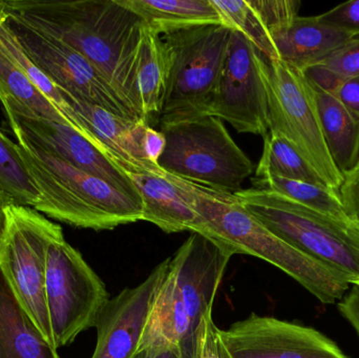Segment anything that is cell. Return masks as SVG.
<instances>
[{
  "mask_svg": "<svg viewBox=\"0 0 359 358\" xmlns=\"http://www.w3.org/2000/svg\"><path fill=\"white\" fill-rule=\"evenodd\" d=\"M0 8L80 53L145 118L137 84L145 23L120 0H0Z\"/></svg>",
  "mask_w": 359,
  "mask_h": 358,
  "instance_id": "6da1fadb",
  "label": "cell"
},
{
  "mask_svg": "<svg viewBox=\"0 0 359 358\" xmlns=\"http://www.w3.org/2000/svg\"><path fill=\"white\" fill-rule=\"evenodd\" d=\"M168 176L200 216L201 224L196 233L224 244L234 254H248L278 267L323 304H334L350 289L339 273L299 252L264 226L233 193Z\"/></svg>",
  "mask_w": 359,
  "mask_h": 358,
  "instance_id": "7a4b0ae2",
  "label": "cell"
},
{
  "mask_svg": "<svg viewBox=\"0 0 359 358\" xmlns=\"http://www.w3.org/2000/svg\"><path fill=\"white\" fill-rule=\"evenodd\" d=\"M234 252L207 235L191 233L170 258L142 338L143 346L170 344L194 355L205 317Z\"/></svg>",
  "mask_w": 359,
  "mask_h": 358,
  "instance_id": "3957f363",
  "label": "cell"
},
{
  "mask_svg": "<svg viewBox=\"0 0 359 358\" xmlns=\"http://www.w3.org/2000/svg\"><path fill=\"white\" fill-rule=\"evenodd\" d=\"M21 157L40 193L34 209L78 228L111 230L142 221V204L41 147L16 137Z\"/></svg>",
  "mask_w": 359,
  "mask_h": 358,
  "instance_id": "277c9868",
  "label": "cell"
},
{
  "mask_svg": "<svg viewBox=\"0 0 359 358\" xmlns=\"http://www.w3.org/2000/svg\"><path fill=\"white\" fill-rule=\"evenodd\" d=\"M233 195L274 235L359 287L358 221L333 218L266 189Z\"/></svg>",
  "mask_w": 359,
  "mask_h": 358,
  "instance_id": "5b68a950",
  "label": "cell"
},
{
  "mask_svg": "<svg viewBox=\"0 0 359 358\" xmlns=\"http://www.w3.org/2000/svg\"><path fill=\"white\" fill-rule=\"evenodd\" d=\"M232 32L210 25L161 36L172 64L160 128L209 116Z\"/></svg>",
  "mask_w": 359,
  "mask_h": 358,
  "instance_id": "8992f818",
  "label": "cell"
},
{
  "mask_svg": "<svg viewBox=\"0 0 359 358\" xmlns=\"http://www.w3.org/2000/svg\"><path fill=\"white\" fill-rule=\"evenodd\" d=\"M166 147L160 167L172 176L223 193L242 191L255 172L248 156L219 118H198L160 128Z\"/></svg>",
  "mask_w": 359,
  "mask_h": 358,
  "instance_id": "52a82bcc",
  "label": "cell"
},
{
  "mask_svg": "<svg viewBox=\"0 0 359 358\" xmlns=\"http://www.w3.org/2000/svg\"><path fill=\"white\" fill-rule=\"evenodd\" d=\"M259 69L267 95L269 132L285 137L325 184L339 193L344 174L329 153L313 86L303 71L262 54Z\"/></svg>",
  "mask_w": 359,
  "mask_h": 358,
  "instance_id": "ba28073f",
  "label": "cell"
},
{
  "mask_svg": "<svg viewBox=\"0 0 359 358\" xmlns=\"http://www.w3.org/2000/svg\"><path fill=\"white\" fill-rule=\"evenodd\" d=\"M109 292L81 254L65 240L52 242L46 256V302L53 345L69 346L81 332L95 327Z\"/></svg>",
  "mask_w": 359,
  "mask_h": 358,
  "instance_id": "9c48e42d",
  "label": "cell"
},
{
  "mask_svg": "<svg viewBox=\"0 0 359 358\" xmlns=\"http://www.w3.org/2000/svg\"><path fill=\"white\" fill-rule=\"evenodd\" d=\"M0 19L32 62L65 94L126 119H145L88 59L69 44L1 8Z\"/></svg>",
  "mask_w": 359,
  "mask_h": 358,
  "instance_id": "30bf717a",
  "label": "cell"
},
{
  "mask_svg": "<svg viewBox=\"0 0 359 358\" xmlns=\"http://www.w3.org/2000/svg\"><path fill=\"white\" fill-rule=\"evenodd\" d=\"M62 233L58 224L25 206L8 205L0 237V267L23 308L53 347L46 302V256Z\"/></svg>",
  "mask_w": 359,
  "mask_h": 358,
  "instance_id": "8fae6325",
  "label": "cell"
},
{
  "mask_svg": "<svg viewBox=\"0 0 359 358\" xmlns=\"http://www.w3.org/2000/svg\"><path fill=\"white\" fill-rule=\"evenodd\" d=\"M259 57L261 53L242 34L232 32L209 116L228 122L241 134L265 137L269 119Z\"/></svg>",
  "mask_w": 359,
  "mask_h": 358,
  "instance_id": "7c38bea8",
  "label": "cell"
},
{
  "mask_svg": "<svg viewBox=\"0 0 359 358\" xmlns=\"http://www.w3.org/2000/svg\"><path fill=\"white\" fill-rule=\"evenodd\" d=\"M221 333L231 358H348L318 330L274 317L251 315Z\"/></svg>",
  "mask_w": 359,
  "mask_h": 358,
  "instance_id": "4fadbf2b",
  "label": "cell"
},
{
  "mask_svg": "<svg viewBox=\"0 0 359 358\" xmlns=\"http://www.w3.org/2000/svg\"><path fill=\"white\" fill-rule=\"evenodd\" d=\"M4 111L15 136L21 137L69 165L105 181L142 204L140 193L128 174L74 128L32 113L14 109Z\"/></svg>",
  "mask_w": 359,
  "mask_h": 358,
  "instance_id": "5bb4252c",
  "label": "cell"
},
{
  "mask_svg": "<svg viewBox=\"0 0 359 358\" xmlns=\"http://www.w3.org/2000/svg\"><path fill=\"white\" fill-rule=\"evenodd\" d=\"M168 263L170 258L157 265L142 283L107 301L95 325L97 344L92 358L136 357Z\"/></svg>",
  "mask_w": 359,
  "mask_h": 358,
  "instance_id": "9a60e30c",
  "label": "cell"
},
{
  "mask_svg": "<svg viewBox=\"0 0 359 358\" xmlns=\"http://www.w3.org/2000/svg\"><path fill=\"white\" fill-rule=\"evenodd\" d=\"M63 98L77 116L78 121L92 138L95 146L124 172H158V164L145 160L142 139L149 120H128L111 111L76 100L62 92Z\"/></svg>",
  "mask_w": 359,
  "mask_h": 358,
  "instance_id": "2e32d148",
  "label": "cell"
},
{
  "mask_svg": "<svg viewBox=\"0 0 359 358\" xmlns=\"http://www.w3.org/2000/svg\"><path fill=\"white\" fill-rule=\"evenodd\" d=\"M140 193L142 221L153 223L166 233H196L201 218L182 195L179 187L163 170L128 172Z\"/></svg>",
  "mask_w": 359,
  "mask_h": 358,
  "instance_id": "e0dca14e",
  "label": "cell"
},
{
  "mask_svg": "<svg viewBox=\"0 0 359 358\" xmlns=\"http://www.w3.org/2000/svg\"><path fill=\"white\" fill-rule=\"evenodd\" d=\"M278 59L299 71L316 64L354 39L345 32L323 22L318 16H297L272 34Z\"/></svg>",
  "mask_w": 359,
  "mask_h": 358,
  "instance_id": "ac0fdd59",
  "label": "cell"
},
{
  "mask_svg": "<svg viewBox=\"0 0 359 358\" xmlns=\"http://www.w3.org/2000/svg\"><path fill=\"white\" fill-rule=\"evenodd\" d=\"M0 358H61L23 308L1 267Z\"/></svg>",
  "mask_w": 359,
  "mask_h": 358,
  "instance_id": "d6986e66",
  "label": "cell"
},
{
  "mask_svg": "<svg viewBox=\"0 0 359 358\" xmlns=\"http://www.w3.org/2000/svg\"><path fill=\"white\" fill-rule=\"evenodd\" d=\"M160 36L203 25H224L211 0H120Z\"/></svg>",
  "mask_w": 359,
  "mask_h": 358,
  "instance_id": "ffe728a7",
  "label": "cell"
},
{
  "mask_svg": "<svg viewBox=\"0 0 359 358\" xmlns=\"http://www.w3.org/2000/svg\"><path fill=\"white\" fill-rule=\"evenodd\" d=\"M312 86L329 153L345 176L359 159V119L334 95Z\"/></svg>",
  "mask_w": 359,
  "mask_h": 358,
  "instance_id": "44dd1931",
  "label": "cell"
},
{
  "mask_svg": "<svg viewBox=\"0 0 359 358\" xmlns=\"http://www.w3.org/2000/svg\"><path fill=\"white\" fill-rule=\"evenodd\" d=\"M170 52L161 36L145 25L137 84L141 111L147 120L154 113H161L170 81Z\"/></svg>",
  "mask_w": 359,
  "mask_h": 358,
  "instance_id": "7402d4cb",
  "label": "cell"
},
{
  "mask_svg": "<svg viewBox=\"0 0 359 358\" xmlns=\"http://www.w3.org/2000/svg\"><path fill=\"white\" fill-rule=\"evenodd\" d=\"M0 102L2 105L12 104L25 107L39 117L46 118L74 128L69 120L27 79L12 55L2 43L1 39H0Z\"/></svg>",
  "mask_w": 359,
  "mask_h": 358,
  "instance_id": "603a6c76",
  "label": "cell"
},
{
  "mask_svg": "<svg viewBox=\"0 0 359 358\" xmlns=\"http://www.w3.org/2000/svg\"><path fill=\"white\" fill-rule=\"evenodd\" d=\"M255 178H282L326 185L285 137L271 132L264 137L263 153Z\"/></svg>",
  "mask_w": 359,
  "mask_h": 358,
  "instance_id": "cb8c5ba5",
  "label": "cell"
},
{
  "mask_svg": "<svg viewBox=\"0 0 359 358\" xmlns=\"http://www.w3.org/2000/svg\"><path fill=\"white\" fill-rule=\"evenodd\" d=\"M251 183L255 188L273 191L305 207L328 214L333 218L341 220L352 219L346 212L339 191L326 185L312 184L282 178H253Z\"/></svg>",
  "mask_w": 359,
  "mask_h": 358,
  "instance_id": "d4e9b609",
  "label": "cell"
},
{
  "mask_svg": "<svg viewBox=\"0 0 359 358\" xmlns=\"http://www.w3.org/2000/svg\"><path fill=\"white\" fill-rule=\"evenodd\" d=\"M0 191L15 205L34 208L40 193L21 157L19 146L0 128Z\"/></svg>",
  "mask_w": 359,
  "mask_h": 358,
  "instance_id": "484cf974",
  "label": "cell"
},
{
  "mask_svg": "<svg viewBox=\"0 0 359 358\" xmlns=\"http://www.w3.org/2000/svg\"><path fill=\"white\" fill-rule=\"evenodd\" d=\"M211 2L226 27L242 34L267 60H280L271 35L249 0H211Z\"/></svg>",
  "mask_w": 359,
  "mask_h": 358,
  "instance_id": "4316f807",
  "label": "cell"
},
{
  "mask_svg": "<svg viewBox=\"0 0 359 358\" xmlns=\"http://www.w3.org/2000/svg\"><path fill=\"white\" fill-rule=\"evenodd\" d=\"M303 74L310 83L329 92L346 80L359 77V38L350 40Z\"/></svg>",
  "mask_w": 359,
  "mask_h": 358,
  "instance_id": "83f0119b",
  "label": "cell"
},
{
  "mask_svg": "<svg viewBox=\"0 0 359 358\" xmlns=\"http://www.w3.org/2000/svg\"><path fill=\"white\" fill-rule=\"evenodd\" d=\"M249 4L257 11L271 36L299 16L302 4L297 0H249Z\"/></svg>",
  "mask_w": 359,
  "mask_h": 358,
  "instance_id": "f1b7e54d",
  "label": "cell"
},
{
  "mask_svg": "<svg viewBox=\"0 0 359 358\" xmlns=\"http://www.w3.org/2000/svg\"><path fill=\"white\" fill-rule=\"evenodd\" d=\"M196 358H231L212 315L203 319L198 331Z\"/></svg>",
  "mask_w": 359,
  "mask_h": 358,
  "instance_id": "f546056e",
  "label": "cell"
},
{
  "mask_svg": "<svg viewBox=\"0 0 359 358\" xmlns=\"http://www.w3.org/2000/svg\"><path fill=\"white\" fill-rule=\"evenodd\" d=\"M318 19L331 27L359 38V0H351L318 15Z\"/></svg>",
  "mask_w": 359,
  "mask_h": 358,
  "instance_id": "4dcf8cb0",
  "label": "cell"
},
{
  "mask_svg": "<svg viewBox=\"0 0 359 358\" xmlns=\"http://www.w3.org/2000/svg\"><path fill=\"white\" fill-rule=\"evenodd\" d=\"M339 195L348 216L359 222V159L355 166L344 176Z\"/></svg>",
  "mask_w": 359,
  "mask_h": 358,
  "instance_id": "1f68e13d",
  "label": "cell"
},
{
  "mask_svg": "<svg viewBox=\"0 0 359 358\" xmlns=\"http://www.w3.org/2000/svg\"><path fill=\"white\" fill-rule=\"evenodd\" d=\"M142 153L147 161L158 164L166 147V139L161 130L147 126L142 139ZM159 165V164H158Z\"/></svg>",
  "mask_w": 359,
  "mask_h": 358,
  "instance_id": "d6a6232c",
  "label": "cell"
},
{
  "mask_svg": "<svg viewBox=\"0 0 359 358\" xmlns=\"http://www.w3.org/2000/svg\"><path fill=\"white\" fill-rule=\"evenodd\" d=\"M331 94L359 119V77L346 80L339 84Z\"/></svg>",
  "mask_w": 359,
  "mask_h": 358,
  "instance_id": "836d02e7",
  "label": "cell"
},
{
  "mask_svg": "<svg viewBox=\"0 0 359 358\" xmlns=\"http://www.w3.org/2000/svg\"><path fill=\"white\" fill-rule=\"evenodd\" d=\"M339 312L343 315L344 319L352 326L354 331L356 332L359 338V287L352 286L351 289L345 294L343 298L339 301Z\"/></svg>",
  "mask_w": 359,
  "mask_h": 358,
  "instance_id": "e575fe53",
  "label": "cell"
},
{
  "mask_svg": "<svg viewBox=\"0 0 359 358\" xmlns=\"http://www.w3.org/2000/svg\"><path fill=\"white\" fill-rule=\"evenodd\" d=\"M135 358H188L177 346L170 344L153 345L140 349Z\"/></svg>",
  "mask_w": 359,
  "mask_h": 358,
  "instance_id": "d590c367",
  "label": "cell"
},
{
  "mask_svg": "<svg viewBox=\"0 0 359 358\" xmlns=\"http://www.w3.org/2000/svg\"><path fill=\"white\" fill-rule=\"evenodd\" d=\"M13 201L0 191V237L4 233V227H6V209L8 205H12ZM15 205V204H14Z\"/></svg>",
  "mask_w": 359,
  "mask_h": 358,
  "instance_id": "8d00e7d4",
  "label": "cell"
}]
</instances>
